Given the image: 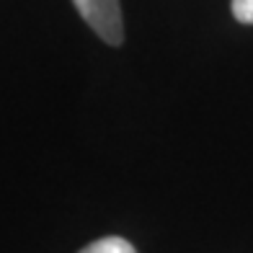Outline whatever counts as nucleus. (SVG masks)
<instances>
[{"mask_svg": "<svg viewBox=\"0 0 253 253\" xmlns=\"http://www.w3.org/2000/svg\"><path fill=\"white\" fill-rule=\"evenodd\" d=\"M233 16L240 24H253V0H233Z\"/></svg>", "mask_w": 253, "mask_h": 253, "instance_id": "nucleus-3", "label": "nucleus"}, {"mask_svg": "<svg viewBox=\"0 0 253 253\" xmlns=\"http://www.w3.org/2000/svg\"><path fill=\"white\" fill-rule=\"evenodd\" d=\"M73 5L106 44L119 47L124 42V21L119 0H73Z\"/></svg>", "mask_w": 253, "mask_h": 253, "instance_id": "nucleus-1", "label": "nucleus"}, {"mask_svg": "<svg viewBox=\"0 0 253 253\" xmlns=\"http://www.w3.org/2000/svg\"><path fill=\"white\" fill-rule=\"evenodd\" d=\"M80 253H137V248L119 235H109V238H101L96 243L85 246Z\"/></svg>", "mask_w": 253, "mask_h": 253, "instance_id": "nucleus-2", "label": "nucleus"}]
</instances>
